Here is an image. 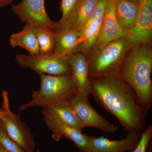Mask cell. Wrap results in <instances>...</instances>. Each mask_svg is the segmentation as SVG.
<instances>
[{"label":"cell","mask_w":152,"mask_h":152,"mask_svg":"<svg viewBox=\"0 0 152 152\" xmlns=\"http://www.w3.org/2000/svg\"><path fill=\"white\" fill-rule=\"evenodd\" d=\"M0 152H9L7 151H6L5 149H4V148L2 147V146L0 145Z\"/></svg>","instance_id":"cell-26"},{"label":"cell","mask_w":152,"mask_h":152,"mask_svg":"<svg viewBox=\"0 0 152 152\" xmlns=\"http://www.w3.org/2000/svg\"><path fill=\"white\" fill-rule=\"evenodd\" d=\"M12 1L13 0H0V8L9 5Z\"/></svg>","instance_id":"cell-24"},{"label":"cell","mask_w":152,"mask_h":152,"mask_svg":"<svg viewBox=\"0 0 152 152\" xmlns=\"http://www.w3.org/2000/svg\"><path fill=\"white\" fill-rule=\"evenodd\" d=\"M0 145L9 152H24L6 133L0 121Z\"/></svg>","instance_id":"cell-23"},{"label":"cell","mask_w":152,"mask_h":152,"mask_svg":"<svg viewBox=\"0 0 152 152\" xmlns=\"http://www.w3.org/2000/svg\"><path fill=\"white\" fill-rule=\"evenodd\" d=\"M139 2L130 0H116L115 14L118 23L128 34L134 26Z\"/></svg>","instance_id":"cell-15"},{"label":"cell","mask_w":152,"mask_h":152,"mask_svg":"<svg viewBox=\"0 0 152 152\" xmlns=\"http://www.w3.org/2000/svg\"><path fill=\"white\" fill-rule=\"evenodd\" d=\"M152 44L131 48L118 74L136 93L140 104L147 110L152 107Z\"/></svg>","instance_id":"cell-2"},{"label":"cell","mask_w":152,"mask_h":152,"mask_svg":"<svg viewBox=\"0 0 152 152\" xmlns=\"http://www.w3.org/2000/svg\"><path fill=\"white\" fill-rule=\"evenodd\" d=\"M69 56L56 55H25L15 56V61L22 68L30 69L36 73L51 75L62 76L72 75Z\"/></svg>","instance_id":"cell-5"},{"label":"cell","mask_w":152,"mask_h":152,"mask_svg":"<svg viewBox=\"0 0 152 152\" xmlns=\"http://www.w3.org/2000/svg\"><path fill=\"white\" fill-rule=\"evenodd\" d=\"M34 31L39 48V54L50 55L54 53L56 33L48 27L34 25Z\"/></svg>","instance_id":"cell-20"},{"label":"cell","mask_w":152,"mask_h":152,"mask_svg":"<svg viewBox=\"0 0 152 152\" xmlns=\"http://www.w3.org/2000/svg\"><path fill=\"white\" fill-rule=\"evenodd\" d=\"M89 79L91 95L99 105L115 117L128 132H142L148 110L139 103L132 88L118 74Z\"/></svg>","instance_id":"cell-1"},{"label":"cell","mask_w":152,"mask_h":152,"mask_svg":"<svg viewBox=\"0 0 152 152\" xmlns=\"http://www.w3.org/2000/svg\"><path fill=\"white\" fill-rule=\"evenodd\" d=\"M142 131L141 137L140 142L136 148L130 152H151L152 126L149 125L144 128Z\"/></svg>","instance_id":"cell-22"},{"label":"cell","mask_w":152,"mask_h":152,"mask_svg":"<svg viewBox=\"0 0 152 152\" xmlns=\"http://www.w3.org/2000/svg\"><path fill=\"white\" fill-rule=\"evenodd\" d=\"M68 59L78 93L88 99L91 88L86 57L81 52H77L69 55Z\"/></svg>","instance_id":"cell-14"},{"label":"cell","mask_w":152,"mask_h":152,"mask_svg":"<svg viewBox=\"0 0 152 152\" xmlns=\"http://www.w3.org/2000/svg\"><path fill=\"white\" fill-rule=\"evenodd\" d=\"M10 44L12 48L19 47L26 50L29 54H39V48L34 31V25L31 24H26L20 31L12 34L10 38Z\"/></svg>","instance_id":"cell-16"},{"label":"cell","mask_w":152,"mask_h":152,"mask_svg":"<svg viewBox=\"0 0 152 152\" xmlns=\"http://www.w3.org/2000/svg\"><path fill=\"white\" fill-rule=\"evenodd\" d=\"M40 86L33 93L31 100L19 107L23 111L36 107H47L69 101L78 92L72 75L56 76L39 75Z\"/></svg>","instance_id":"cell-3"},{"label":"cell","mask_w":152,"mask_h":152,"mask_svg":"<svg viewBox=\"0 0 152 152\" xmlns=\"http://www.w3.org/2000/svg\"><path fill=\"white\" fill-rule=\"evenodd\" d=\"M43 119L52 132V138L56 141L68 139L74 143L80 152H89L90 136L72 127L60 120L47 108H43Z\"/></svg>","instance_id":"cell-6"},{"label":"cell","mask_w":152,"mask_h":152,"mask_svg":"<svg viewBox=\"0 0 152 152\" xmlns=\"http://www.w3.org/2000/svg\"><path fill=\"white\" fill-rule=\"evenodd\" d=\"M70 103L80 121L83 129L92 127L106 133L115 132L118 127L101 116L91 105L88 98L78 92L71 98Z\"/></svg>","instance_id":"cell-9"},{"label":"cell","mask_w":152,"mask_h":152,"mask_svg":"<svg viewBox=\"0 0 152 152\" xmlns=\"http://www.w3.org/2000/svg\"><path fill=\"white\" fill-rule=\"evenodd\" d=\"M130 1H133L137 2H139L140 0H130Z\"/></svg>","instance_id":"cell-27"},{"label":"cell","mask_w":152,"mask_h":152,"mask_svg":"<svg viewBox=\"0 0 152 152\" xmlns=\"http://www.w3.org/2000/svg\"><path fill=\"white\" fill-rule=\"evenodd\" d=\"M60 120L69 126L83 132L81 124L69 101L47 107Z\"/></svg>","instance_id":"cell-19"},{"label":"cell","mask_w":152,"mask_h":152,"mask_svg":"<svg viewBox=\"0 0 152 152\" xmlns=\"http://www.w3.org/2000/svg\"><path fill=\"white\" fill-rule=\"evenodd\" d=\"M129 50L126 37L93 50L86 56L89 77L118 74Z\"/></svg>","instance_id":"cell-4"},{"label":"cell","mask_w":152,"mask_h":152,"mask_svg":"<svg viewBox=\"0 0 152 152\" xmlns=\"http://www.w3.org/2000/svg\"><path fill=\"white\" fill-rule=\"evenodd\" d=\"M82 0H61L60 10L62 16L60 20L56 22L55 32L73 28Z\"/></svg>","instance_id":"cell-18"},{"label":"cell","mask_w":152,"mask_h":152,"mask_svg":"<svg viewBox=\"0 0 152 152\" xmlns=\"http://www.w3.org/2000/svg\"><path fill=\"white\" fill-rule=\"evenodd\" d=\"M6 114V111L4 110H0V121L4 117L5 115Z\"/></svg>","instance_id":"cell-25"},{"label":"cell","mask_w":152,"mask_h":152,"mask_svg":"<svg viewBox=\"0 0 152 152\" xmlns=\"http://www.w3.org/2000/svg\"><path fill=\"white\" fill-rule=\"evenodd\" d=\"M115 4L116 0H107L100 33L92 50L128 35L127 32L123 29L117 20Z\"/></svg>","instance_id":"cell-12"},{"label":"cell","mask_w":152,"mask_h":152,"mask_svg":"<svg viewBox=\"0 0 152 152\" xmlns=\"http://www.w3.org/2000/svg\"><path fill=\"white\" fill-rule=\"evenodd\" d=\"M4 110L6 114L1 123L4 129L24 152H35L36 144L34 135L19 115L11 110L7 94L4 93Z\"/></svg>","instance_id":"cell-7"},{"label":"cell","mask_w":152,"mask_h":152,"mask_svg":"<svg viewBox=\"0 0 152 152\" xmlns=\"http://www.w3.org/2000/svg\"><path fill=\"white\" fill-rule=\"evenodd\" d=\"M99 0H82L73 28L80 32L94 12Z\"/></svg>","instance_id":"cell-21"},{"label":"cell","mask_w":152,"mask_h":152,"mask_svg":"<svg viewBox=\"0 0 152 152\" xmlns=\"http://www.w3.org/2000/svg\"><path fill=\"white\" fill-rule=\"evenodd\" d=\"M55 33L56 40L53 54L69 56L79 52L80 31L72 28Z\"/></svg>","instance_id":"cell-17"},{"label":"cell","mask_w":152,"mask_h":152,"mask_svg":"<svg viewBox=\"0 0 152 152\" xmlns=\"http://www.w3.org/2000/svg\"><path fill=\"white\" fill-rule=\"evenodd\" d=\"M141 137V132H128L121 140H109L103 136L90 137L89 152H126L132 151L137 146Z\"/></svg>","instance_id":"cell-13"},{"label":"cell","mask_w":152,"mask_h":152,"mask_svg":"<svg viewBox=\"0 0 152 152\" xmlns=\"http://www.w3.org/2000/svg\"><path fill=\"white\" fill-rule=\"evenodd\" d=\"M107 0H99L94 12L80 32L79 52L88 56L96 43L100 33Z\"/></svg>","instance_id":"cell-11"},{"label":"cell","mask_w":152,"mask_h":152,"mask_svg":"<svg viewBox=\"0 0 152 152\" xmlns=\"http://www.w3.org/2000/svg\"><path fill=\"white\" fill-rule=\"evenodd\" d=\"M129 48L152 44V0H140L135 23L126 37Z\"/></svg>","instance_id":"cell-8"},{"label":"cell","mask_w":152,"mask_h":152,"mask_svg":"<svg viewBox=\"0 0 152 152\" xmlns=\"http://www.w3.org/2000/svg\"><path fill=\"white\" fill-rule=\"evenodd\" d=\"M12 10L20 20L26 23L41 25L56 31V22L49 18L45 0H23L12 6Z\"/></svg>","instance_id":"cell-10"}]
</instances>
